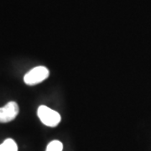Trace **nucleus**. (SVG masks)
Here are the masks:
<instances>
[{"mask_svg": "<svg viewBox=\"0 0 151 151\" xmlns=\"http://www.w3.org/2000/svg\"><path fill=\"white\" fill-rule=\"evenodd\" d=\"M50 76L49 70L43 65H39L27 72L24 76V81L28 86H35L44 81Z\"/></svg>", "mask_w": 151, "mask_h": 151, "instance_id": "nucleus-2", "label": "nucleus"}, {"mask_svg": "<svg viewBox=\"0 0 151 151\" xmlns=\"http://www.w3.org/2000/svg\"><path fill=\"white\" fill-rule=\"evenodd\" d=\"M37 115L42 124L48 127H55L60 122V115L47 106L41 105L38 108Z\"/></svg>", "mask_w": 151, "mask_h": 151, "instance_id": "nucleus-1", "label": "nucleus"}, {"mask_svg": "<svg viewBox=\"0 0 151 151\" xmlns=\"http://www.w3.org/2000/svg\"><path fill=\"white\" fill-rule=\"evenodd\" d=\"M63 150V145L59 140L51 141L46 147L45 151H62Z\"/></svg>", "mask_w": 151, "mask_h": 151, "instance_id": "nucleus-5", "label": "nucleus"}, {"mask_svg": "<svg viewBox=\"0 0 151 151\" xmlns=\"http://www.w3.org/2000/svg\"><path fill=\"white\" fill-rule=\"evenodd\" d=\"M19 112V108L18 103L11 101L0 108V123L5 124L15 119Z\"/></svg>", "mask_w": 151, "mask_h": 151, "instance_id": "nucleus-3", "label": "nucleus"}, {"mask_svg": "<svg viewBox=\"0 0 151 151\" xmlns=\"http://www.w3.org/2000/svg\"><path fill=\"white\" fill-rule=\"evenodd\" d=\"M0 151H18L16 142L12 139H7L0 145Z\"/></svg>", "mask_w": 151, "mask_h": 151, "instance_id": "nucleus-4", "label": "nucleus"}]
</instances>
